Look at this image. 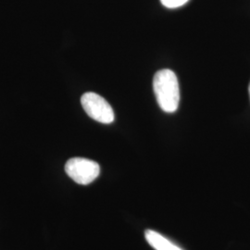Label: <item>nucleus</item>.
Returning a JSON list of instances; mask_svg holds the SVG:
<instances>
[{
	"label": "nucleus",
	"instance_id": "6",
	"mask_svg": "<svg viewBox=\"0 0 250 250\" xmlns=\"http://www.w3.org/2000/svg\"><path fill=\"white\" fill-rule=\"evenodd\" d=\"M249 92H250V86H249Z\"/></svg>",
	"mask_w": 250,
	"mask_h": 250
},
{
	"label": "nucleus",
	"instance_id": "1",
	"mask_svg": "<svg viewBox=\"0 0 250 250\" xmlns=\"http://www.w3.org/2000/svg\"><path fill=\"white\" fill-rule=\"evenodd\" d=\"M153 89L161 109L167 113L175 112L180 102L178 79L169 69L156 72L153 79Z\"/></svg>",
	"mask_w": 250,
	"mask_h": 250
},
{
	"label": "nucleus",
	"instance_id": "3",
	"mask_svg": "<svg viewBox=\"0 0 250 250\" xmlns=\"http://www.w3.org/2000/svg\"><path fill=\"white\" fill-rule=\"evenodd\" d=\"M82 106L93 120L108 125L114 121V111L107 100L93 92H87L81 99Z\"/></svg>",
	"mask_w": 250,
	"mask_h": 250
},
{
	"label": "nucleus",
	"instance_id": "2",
	"mask_svg": "<svg viewBox=\"0 0 250 250\" xmlns=\"http://www.w3.org/2000/svg\"><path fill=\"white\" fill-rule=\"evenodd\" d=\"M65 171L75 183L86 186L99 177L100 167L96 161L84 158H72L66 162Z\"/></svg>",
	"mask_w": 250,
	"mask_h": 250
},
{
	"label": "nucleus",
	"instance_id": "5",
	"mask_svg": "<svg viewBox=\"0 0 250 250\" xmlns=\"http://www.w3.org/2000/svg\"><path fill=\"white\" fill-rule=\"evenodd\" d=\"M189 0H161V4L168 9H176L187 4Z\"/></svg>",
	"mask_w": 250,
	"mask_h": 250
},
{
	"label": "nucleus",
	"instance_id": "4",
	"mask_svg": "<svg viewBox=\"0 0 250 250\" xmlns=\"http://www.w3.org/2000/svg\"><path fill=\"white\" fill-rule=\"evenodd\" d=\"M145 237L147 243L156 250H183L178 246L170 242L160 232L146 230L145 232Z\"/></svg>",
	"mask_w": 250,
	"mask_h": 250
}]
</instances>
